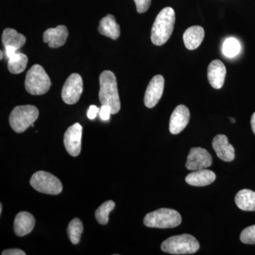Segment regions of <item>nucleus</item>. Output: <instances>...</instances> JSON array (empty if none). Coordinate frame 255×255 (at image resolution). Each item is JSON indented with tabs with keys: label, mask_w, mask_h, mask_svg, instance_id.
Segmentation results:
<instances>
[{
	"label": "nucleus",
	"mask_w": 255,
	"mask_h": 255,
	"mask_svg": "<svg viewBox=\"0 0 255 255\" xmlns=\"http://www.w3.org/2000/svg\"><path fill=\"white\" fill-rule=\"evenodd\" d=\"M100 112V109L95 105L90 106L89 108L88 112H87V117L90 120H93L97 117V114Z\"/></svg>",
	"instance_id": "nucleus-29"
},
{
	"label": "nucleus",
	"mask_w": 255,
	"mask_h": 255,
	"mask_svg": "<svg viewBox=\"0 0 255 255\" xmlns=\"http://www.w3.org/2000/svg\"><path fill=\"white\" fill-rule=\"evenodd\" d=\"M241 43L236 38H228L224 41L223 45V53L227 58H234L241 52Z\"/></svg>",
	"instance_id": "nucleus-25"
},
{
	"label": "nucleus",
	"mask_w": 255,
	"mask_h": 255,
	"mask_svg": "<svg viewBox=\"0 0 255 255\" xmlns=\"http://www.w3.org/2000/svg\"><path fill=\"white\" fill-rule=\"evenodd\" d=\"M115 207L113 201H107L102 204L95 212V217L97 221L102 225L107 224L109 222V215Z\"/></svg>",
	"instance_id": "nucleus-24"
},
{
	"label": "nucleus",
	"mask_w": 255,
	"mask_h": 255,
	"mask_svg": "<svg viewBox=\"0 0 255 255\" xmlns=\"http://www.w3.org/2000/svg\"><path fill=\"white\" fill-rule=\"evenodd\" d=\"M213 162L211 154L202 147H193L188 155L186 167L191 171L206 169Z\"/></svg>",
	"instance_id": "nucleus-9"
},
{
	"label": "nucleus",
	"mask_w": 255,
	"mask_h": 255,
	"mask_svg": "<svg viewBox=\"0 0 255 255\" xmlns=\"http://www.w3.org/2000/svg\"><path fill=\"white\" fill-rule=\"evenodd\" d=\"M216 155L225 162H231L235 159V149L228 142L227 136L225 135H217L212 142Z\"/></svg>",
	"instance_id": "nucleus-15"
},
{
	"label": "nucleus",
	"mask_w": 255,
	"mask_h": 255,
	"mask_svg": "<svg viewBox=\"0 0 255 255\" xmlns=\"http://www.w3.org/2000/svg\"><path fill=\"white\" fill-rule=\"evenodd\" d=\"M230 120H231V123H236V119H235L234 118H230Z\"/></svg>",
	"instance_id": "nucleus-32"
},
{
	"label": "nucleus",
	"mask_w": 255,
	"mask_h": 255,
	"mask_svg": "<svg viewBox=\"0 0 255 255\" xmlns=\"http://www.w3.org/2000/svg\"><path fill=\"white\" fill-rule=\"evenodd\" d=\"M143 222L149 228H173L181 224L182 217L175 210L163 208L146 215Z\"/></svg>",
	"instance_id": "nucleus-4"
},
{
	"label": "nucleus",
	"mask_w": 255,
	"mask_h": 255,
	"mask_svg": "<svg viewBox=\"0 0 255 255\" xmlns=\"http://www.w3.org/2000/svg\"><path fill=\"white\" fill-rule=\"evenodd\" d=\"M51 86V82L48 74L39 65L32 66L26 73L25 88L32 95L46 94Z\"/></svg>",
	"instance_id": "nucleus-5"
},
{
	"label": "nucleus",
	"mask_w": 255,
	"mask_h": 255,
	"mask_svg": "<svg viewBox=\"0 0 255 255\" xmlns=\"http://www.w3.org/2000/svg\"><path fill=\"white\" fill-rule=\"evenodd\" d=\"M251 126L252 129H253V132H254L255 135V112L254 114H253V116H252Z\"/></svg>",
	"instance_id": "nucleus-31"
},
{
	"label": "nucleus",
	"mask_w": 255,
	"mask_h": 255,
	"mask_svg": "<svg viewBox=\"0 0 255 255\" xmlns=\"http://www.w3.org/2000/svg\"><path fill=\"white\" fill-rule=\"evenodd\" d=\"M241 241L245 244H255V225L245 228L241 234Z\"/></svg>",
	"instance_id": "nucleus-26"
},
{
	"label": "nucleus",
	"mask_w": 255,
	"mask_h": 255,
	"mask_svg": "<svg viewBox=\"0 0 255 255\" xmlns=\"http://www.w3.org/2000/svg\"><path fill=\"white\" fill-rule=\"evenodd\" d=\"M69 239L74 245L78 244L80 241L81 235L83 232V225L82 221L79 219H74L71 222L69 223L68 230Z\"/></svg>",
	"instance_id": "nucleus-23"
},
{
	"label": "nucleus",
	"mask_w": 255,
	"mask_h": 255,
	"mask_svg": "<svg viewBox=\"0 0 255 255\" xmlns=\"http://www.w3.org/2000/svg\"><path fill=\"white\" fill-rule=\"evenodd\" d=\"M226 68L223 62L214 60L208 67L207 76L210 85L214 89H221L226 78Z\"/></svg>",
	"instance_id": "nucleus-14"
},
{
	"label": "nucleus",
	"mask_w": 255,
	"mask_h": 255,
	"mask_svg": "<svg viewBox=\"0 0 255 255\" xmlns=\"http://www.w3.org/2000/svg\"><path fill=\"white\" fill-rule=\"evenodd\" d=\"M199 241L189 234L172 236L161 245L162 251L172 255L194 254L199 251Z\"/></svg>",
	"instance_id": "nucleus-3"
},
{
	"label": "nucleus",
	"mask_w": 255,
	"mask_h": 255,
	"mask_svg": "<svg viewBox=\"0 0 255 255\" xmlns=\"http://www.w3.org/2000/svg\"><path fill=\"white\" fill-rule=\"evenodd\" d=\"M164 87V79L162 75H155L150 80L144 97V103L147 108H153L157 105L163 94Z\"/></svg>",
	"instance_id": "nucleus-11"
},
{
	"label": "nucleus",
	"mask_w": 255,
	"mask_h": 255,
	"mask_svg": "<svg viewBox=\"0 0 255 255\" xmlns=\"http://www.w3.org/2000/svg\"><path fill=\"white\" fill-rule=\"evenodd\" d=\"M2 255H25L26 253L18 249L6 250L1 253Z\"/></svg>",
	"instance_id": "nucleus-30"
},
{
	"label": "nucleus",
	"mask_w": 255,
	"mask_h": 255,
	"mask_svg": "<svg viewBox=\"0 0 255 255\" xmlns=\"http://www.w3.org/2000/svg\"><path fill=\"white\" fill-rule=\"evenodd\" d=\"M190 112L186 106L179 105L171 115L169 121V131L177 135L182 131L189 122Z\"/></svg>",
	"instance_id": "nucleus-12"
},
{
	"label": "nucleus",
	"mask_w": 255,
	"mask_h": 255,
	"mask_svg": "<svg viewBox=\"0 0 255 255\" xmlns=\"http://www.w3.org/2000/svg\"><path fill=\"white\" fill-rule=\"evenodd\" d=\"M204 35V28L200 26H193L187 28L183 36L186 48L191 50L196 49L202 43Z\"/></svg>",
	"instance_id": "nucleus-18"
},
{
	"label": "nucleus",
	"mask_w": 255,
	"mask_h": 255,
	"mask_svg": "<svg viewBox=\"0 0 255 255\" xmlns=\"http://www.w3.org/2000/svg\"><path fill=\"white\" fill-rule=\"evenodd\" d=\"M30 184L38 192L58 195L63 191V184L56 177L49 172L38 171L33 174Z\"/></svg>",
	"instance_id": "nucleus-7"
},
{
	"label": "nucleus",
	"mask_w": 255,
	"mask_h": 255,
	"mask_svg": "<svg viewBox=\"0 0 255 255\" xmlns=\"http://www.w3.org/2000/svg\"><path fill=\"white\" fill-rule=\"evenodd\" d=\"M175 23V12L167 6L159 11L151 31V41L155 46L164 44L172 36Z\"/></svg>",
	"instance_id": "nucleus-1"
},
{
	"label": "nucleus",
	"mask_w": 255,
	"mask_h": 255,
	"mask_svg": "<svg viewBox=\"0 0 255 255\" xmlns=\"http://www.w3.org/2000/svg\"><path fill=\"white\" fill-rule=\"evenodd\" d=\"M2 43L4 47H13L16 50L20 49L26 43V37L18 33L14 28H5L3 31Z\"/></svg>",
	"instance_id": "nucleus-20"
},
{
	"label": "nucleus",
	"mask_w": 255,
	"mask_h": 255,
	"mask_svg": "<svg viewBox=\"0 0 255 255\" xmlns=\"http://www.w3.org/2000/svg\"><path fill=\"white\" fill-rule=\"evenodd\" d=\"M68 31L66 26L60 25L55 28H48L43 33V41L51 48L63 46L66 43Z\"/></svg>",
	"instance_id": "nucleus-13"
},
{
	"label": "nucleus",
	"mask_w": 255,
	"mask_h": 255,
	"mask_svg": "<svg viewBox=\"0 0 255 255\" xmlns=\"http://www.w3.org/2000/svg\"><path fill=\"white\" fill-rule=\"evenodd\" d=\"M216 174L207 169H198L188 174L185 180L189 185L194 187H205L216 180Z\"/></svg>",
	"instance_id": "nucleus-17"
},
{
	"label": "nucleus",
	"mask_w": 255,
	"mask_h": 255,
	"mask_svg": "<svg viewBox=\"0 0 255 255\" xmlns=\"http://www.w3.org/2000/svg\"><path fill=\"white\" fill-rule=\"evenodd\" d=\"M35 223V218L30 213L26 211L18 213L14 223L15 234L18 237H23L29 234L33 231Z\"/></svg>",
	"instance_id": "nucleus-16"
},
{
	"label": "nucleus",
	"mask_w": 255,
	"mask_h": 255,
	"mask_svg": "<svg viewBox=\"0 0 255 255\" xmlns=\"http://www.w3.org/2000/svg\"><path fill=\"white\" fill-rule=\"evenodd\" d=\"M38 116L39 112L34 106H18L10 114V126L15 132L21 133L34 124Z\"/></svg>",
	"instance_id": "nucleus-6"
},
{
	"label": "nucleus",
	"mask_w": 255,
	"mask_h": 255,
	"mask_svg": "<svg viewBox=\"0 0 255 255\" xmlns=\"http://www.w3.org/2000/svg\"><path fill=\"white\" fill-rule=\"evenodd\" d=\"M100 117L102 121L110 120L111 114H112V110L109 106L102 105L100 109Z\"/></svg>",
	"instance_id": "nucleus-28"
},
{
	"label": "nucleus",
	"mask_w": 255,
	"mask_h": 255,
	"mask_svg": "<svg viewBox=\"0 0 255 255\" xmlns=\"http://www.w3.org/2000/svg\"><path fill=\"white\" fill-rule=\"evenodd\" d=\"M0 55H1V57H0V59H2L3 58V52L1 51L0 52Z\"/></svg>",
	"instance_id": "nucleus-34"
},
{
	"label": "nucleus",
	"mask_w": 255,
	"mask_h": 255,
	"mask_svg": "<svg viewBox=\"0 0 255 255\" xmlns=\"http://www.w3.org/2000/svg\"><path fill=\"white\" fill-rule=\"evenodd\" d=\"M134 1L136 5L137 11L140 14L146 12L151 4V0H134Z\"/></svg>",
	"instance_id": "nucleus-27"
},
{
	"label": "nucleus",
	"mask_w": 255,
	"mask_h": 255,
	"mask_svg": "<svg viewBox=\"0 0 255 255\" xmlns=\"http://www.w3.org/2000/svg\"><path fill=\"white\" fill-rule=\"evenodd\" d=\"M83 92V81L79 74L73 73L68 77L62 90V99L67 105H75L80 100Z\"/></svg>",
	"instance_id": "nucleus-8"
},
{
	"label": "nucleus",
	"mask_w": 255,
	"mask_h": 255,
	"mask_svg": "<svg viewBox=\"0 0 255 255\" xmlns=\"http://www.w3.org/2000/svg\"><path fill=\"white\" fill-rule=\"evenodd\" d=\"M28 63V57L23 53H14L8 58V69L10 73L19 74L24 71Z\"/></svg>",
	"instance_id": "nucleus-22"
},
{
	"label": "nucleus",
	"mask_w": 255,
	"mask_h": 255,
	"mask_svg": "<svg viewBox=\"0 0 255 255\" xmlns=\"http://www.w3.org/2000/svg\"><path fill=\"white\" fill-rule=\"evenodd\" d=\"M100 90L99 97L102 105L109 106L112 114L118 113L121 109L120 99L117 78L110 70H105L100 77Z\"/></svg>",
	"instance_id": "nucleus-2"
},
{
	"label": "nucleus",
	"mask_w": 255,
	"mask_h": 255,
	"mask_svg": "<svg viewBox=\"0 0 255 255\" xmlns=\"http://www.w3.org/2000/svg\"><path fill=\"white\" fill-rule=\"evenodd\" d=\"M98 31L101 34L117 40L120 36V26L113 15L108 14L101 19Z\"/></svg>",
	"instance_id": "nucleus-19"
},
{
	"label": "nucleus",
	"mask_w": 255,
	"mask_h": 255,
	"mask_svg": "<svg viewBox=\"0 0 255 255\" xmlns=\"http://www.w3.org/2000/svg\"><path fill=\"white\" fill-rule=\"evenodd\" d=\"M2 213V204H0V214H1Z\"/></svg>",
	"instance_id": "nucleus-33"
},
{
	"label": "nucleus",
	"mask_w": 255,
	"mask_h": 255,
	"mask_svg": "<svg viewBox=\"0 0 255 255\" xmlns=\"http://www.w3.org/2000/svg\"><path fill=\"white\" fill-rule=\"evenodd\" d=\"M82 127L76 123L69 127L64 135V145L68 153L77 157L81 152Z\"/></svg>",
	"instance_id": "nucleus-10"
},
{
	"label": "nucleus",
	"mask_w": 255,
	"mask_h": 255,
	"mask_svg": "<svg viewBox=\"0 0 255 255\" xmlns=\"http://www.w3.org/2000/svg\"><path fill=\"white\" fill-rule=\"evenodd\" d=\"M236 205L245 211H255V192L250 189H242L236 194Z\"/></svg>",
	"instance_id": "nucleus-21"
}]
</instances>
